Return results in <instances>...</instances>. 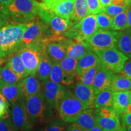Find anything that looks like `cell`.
Listing matches in <instances>:
<instances>
[{
    "mask_svg": "<svg viewBox=\"0 0 131 131\" xmlns=\"http://www.w3.org/2000/svg\"><path fill=\"white\" fill-rule=\"evenodd\" d=\"M27 23L10 24L0 28V62L6 63L10 54L20 48Z\"/></svg>",
    "mask_w": 131,
    "mask_h": 131,
    "instance_id": "cell-1",
    "label": "cell"
},
{
    "mask_svg": "<svg viewBox=\"0 0 131 131\" xmlns=\"http://www.w3.org/2000/svg\"><path fill=\"white\" fill-rule=\"evenodd\" d=\"M24 103L29 123L32 127L45 124L54 117L55 109L46 101L42 90L26 99Z\"/></svg>",
    "mask_w": 131,
    "mask_h": 131,
    "instance_id": "cell-2",
    "label": "cell"
},
{
    "mask_svg": "<svg viewBox=\"0 0 131 131\" xmlns=\"http://www.w3.org/2000/svg\"><path fill=\"white\" fill-rule=\"evenodd\" d=\"M38 10L36 0H13L5 14L15 23H28L35 19Z\"/></svg>",
    "mask_w": 131,
    "mask_h": 131,
    "instance_id": "cell-3",
    "label": "cell"
},
{
    "mask_svg": "<svg viewBox=\"0 0 131 131\" xmlns=\"http://www.w3.org/2000/svg\"><path fill=\"white\" fill-rule=\"evenodd\" d=\"M53 35L46 24L41 20L35 19L27 23L23 35L20 48L34 45L46 46L49 38Z\"/></svg>",
    "mask_w": 131,
    "mask_h": 131,
    "instance_id": "cell-4",
    "label": "cell"
},
{
    "mask_svg": "<svg viewBox=\"0 0 131 131\" xmlns=\"http://www.w3.org/2000/svg\"><path fill=\"white\" fill-rule=\"evenodd\" d=\"M86 109L73 93L67 89L65 95L58 103L57 111L63 122L72 123L76 122L79 115Z\"/></svg>",
    "mask_w": 131,
    "mask_h": 131,
    "instance_id": "cell-5",
    "label": "cell"
},
{
    "mask_svg": "<svg viewBox=\"0 0 131 131\" xmlns=\"http://www.w3.org/2000/svg\"><path fill=\"white\" fill-rule=\"evenodd\" d=\"M98 29L95 15L88 14L70 27L63 35L68 38L84 42Z\"/></svg>",
    "mask_w": 131,
    "mask_h": 131,
    "instance_id": "cell-6",
    "label": "cell"
},
{
    "mask_svg": "<svg viewBox=\"0 0 131 131\" xmlns=\"http://www.w3.org/2000/svg\"><path fill=\"white\" fill-rule=\"evenodd\" d=\"M95 52L100 59L101 66L114 73H120L128 59L116 47L96 50Z\"/></svg>",
    "mask_w": 131,
    "mask_h": 131,
    "instance_id": "cell-7",
    "label": "cell"
},
{
    "mask_svg": "<svg viewBox=\"0 0 131 131\" xmlns=\"http://www.w3.org/2000/svg\"><path fill=\"white\" fill-rule=\"evenodd\" d=\"M39 17L47 24L54 35H63L70 27L74 25L70 19L64 18L55 15L50 10L46 9L38 3Z\"/></svg>",
    "mask_w": 131,
    "mask_h": 131,
    "instance_id": "cell-8",
    "label": "cell"
},
{
    "mask_svg": "<svg viewBox=\"0 0 131 131\" xmlns=\"http://www.w3.org/2000/svg\"><path fill=\"white\" fill-rule=\"evenodd\" d=\"M119 32L98 29L84 42L91 50H103L115 47Z\"/></svg>",
    "mask_w": 131,
    "mask_h": 131,
    "instance_id": "cell-9",
    "label": "cell"
},
{
    "mask_svg": "<svg viewBox=\"0 0 131 131\" xmlns=\"http://www.w3.org/2000/svg\"><path fill=\"white\" fill-rule=\"evenodd\" d=\"M18 51L29 75L36 74L42 54L46 52V46L30 45L21 47Z\"/></svg>",
    "mask_w": 131,
    "mask_h": 131,
    "instance_id": "cell-10",
    "label": "cell"
},
{
    "mask_svg": "<svg viewBox=\"0 0 131 131\" xmlns=\"http://www.w3.org/2000/svg\"><path fill=\"white\" fill-rule=\"evenodd\" d=\"M10 106L9 115L16 128L19 131L32 128L26 113L24 100L20 98Z\"/></svg>",
    "mask_w": 131,
    "mask_h": 131,
    "instance_id": "cell-11",
    "label": "cell"
},
{
    "mask_svg": "<svg viewBox=\"0 0 131 131\" xmlns=\"http://www.w3.org/2000/svg\"><path fill=\"white\" fill-rule=\"evenodd\" d=\"M38 3L57 15L70 20L74 11V0H51Z\"/></svg>",
    "mask_w": 131,
    "mask_h": 131,
    "instance_id": "cell-12",
    "label": "cell"
},
{
    "mask_svg": "<svg viewBox=\"0 0 131 131\" xmlns=\"http://www.w3.org/2000/svg\"><path fill=\"white\" fill-rule=\"evenodd\" d=\"M66 37L55 35L50 38L46 45V53L52 63H60L66 57V47L64 43Z\"/></svg>",
    "mask_w": 131,
    "mask_h": 131,
    "instance_id": "cell-13",
    "label": "cell"
},
{
    "mask_svg": "<svg viewBox=\"0 0 131 131\" xmlns=\"http://www.w3.org/2000/svg\"><path fill=\"white\" fill-rule=\"evenodd\" d=\"M21 98L26 99L38 94L41 91L42 84L36 74L29 75L18 83Z\"/></svg>",
    "mask_w": 131,
    "mask_h": 131,
    "instance_id": "cell-14",
    "label": "cell"
},
{
    "mask_svg": "<svg viewBox=\"0 0 131 131\" xmlns=\"http://www.w3.org/2000/svg\"><path fill=\"white\" fill-rule=\"evenodd\" d=\"M114 73L101 66L95 77L92 88L96 95L101 91L109 89Z\"/></svg>",
    "mask_w": 131,
    "mask_h": 131,
    "instance_id": "cell-15",
    "label": "cell"
},
{
    "mask_svg": "<svg viewBox=\"0 0 131 131\" xmlns=\"http://www.w3.org/2000/svg\"><path fill=\"white\" fill-rule=\"evenodd\" d=\"M73 94L83 103L86 109L94 108L96 95L92 87L86 86L78 81L75 84Z\"/></svg>",
    "mask_w": 131,
    "mask_h": 131,
    "instance_id": "cell-16",
    "label": "cell"
},
{
    "mask_svg": "<svg viewBox=\"0 0 131 131\" xmlns=\"http://www.w3.org/2000/svg\"><path fill=\"white\" fill-rule=\"evenodd\" d=\"M101 65L100 61L95 52L89 50L77 60L75 73L76 77L81 75L85 70L92 67Z\"/></svg>",
    "mask_w": 131,
    "mask_h": 131,
    "instance_id": "cell-17",
    "label": "cell"
},
{
    "mask_svg": "<svg viewBox=\"0 0 131 131\" xmlns=\"http://www.w3.org/2000/svg\"><path fill=\"white\" fill-rule=\"evenodd\" d=\"M64 43L66 47V56L73 57L77 60L91 50L84 42L78 40L66 37Z\"/></svg>",
    "mask_w": 131,
    "mask_h": 131,
    "instance_id": "cell-18",
    "label": "cell"
},
{
    "mask_svg": "<svg viewBox=\"0 0 131 131\" xmlns=\"http://www.w3.org/2000/svg\"><path fill=\"white\" fill-rule=\"evenodd\" d=\"M6 64L17 74L20 80L26 77L29 75L18 50L10 54L7 57Z\"/></svg>",
    "mask_w": 131,
    "mask_h": 131,
    "instance_id": "cell-19",
    "label": "cell"
},
{
    "mask_svg": "<svg viewBox=\"0 0 131 131\" xmlns=\"http://www.w3.org/2000/svg\"><path fill=\"white\" fill-rule=\"evenodd\" d=\"M112 107L119 115L126 112L130 103L129 91L113 92Z\"/></svg>",
    "mask_w": 131,
    "mask_h": 131,
    "instance_id": "cell-20",
    "label": "cell"
},
{
    "mask_svg": "<svg viewBox=\"0 0 131 131\" xmlns=\"http://www.w3.org/2000/svg\"><path fill=\"white\" fill-rule=\"evenodd\" d=\"M75 123L84 130L89 131L96 124V115L94 108L84 109L79 115Z\"/></svg>",
    "mask_w": 131,
    "mask_h": 131,
    "instance_id": "cell-21",
    "label": "cell"
},
{
    "mask_svg": "<svg viewBox=\"0 0 131 131\" xmlns=\"http://www.w3.org/2000/svg\"><path fill=\"white\" fill-rule=\"evenodd\" d=\"M115 47L126 56L131 58V29L119 32Z\"/></svg>",
    "mask_w": 131,
    "mask_h": 131,
    "instance_id": "cell-22",
    "label": "cell"
},
{
    "mask_svg": "<svg viewBox=\"0 0 131 131\" xmlns=\"http://www.w3.org/2000/svg\"><path fill=\"white\" fill-rule=\"evenodd\" d=\"M52 64L53 63L51 60L47 55L46 52H45L42 54L37 73H36L37 77L38 78L41 84H44L49 80Z\"/></svg>",
    "mask_w": 131,
    "mask_h": 131,
    "instance_id": "cell-23",
    "label": "cell"
},
{
    "mask_svg": "<svg viewBox=\"0 0 131 131\" xmlns=\"http://www.w3.org/2000/svg\"><path fill=\"white\" fill-rule=\"evenodd\" d=\"M109 89L112 92L130 91L131 80L121 73H114Z\"/></svg>",
    "mask_w": 131,
    "mask_h": 131,
    "instance_id": "cell-24",
    "label": "cell"
},
{
    "mask_svg": "<svg viewBox=\"0 0 131 131\" xmlns=\"http://www.w3.org/2000/svg\"><path fill=\"white\" fill-rule=\"evenodd\" d=\"M96 124L103 131H116L121 126L119 116L104 117L96 115Z\"/></svg>",
    "mask_w": 131,
    "mask_h": 131,
    "instance_id": "cell-25",
    "label": "cell"
},
{
    "mask_svg": "<svg viewBox=\"0 0 131 131\" xmlns=\"http://www.w3.org/2000/svg\"><path fill=\"white\" fill-rule=\"evenodd\" d=\"M0 85L15 84L20 80L17 74L6 64L0 68Z\"/></svg>",
    "mask_w": 131,
    "mask_h": 131,
    "instance_id": "cell-26",
    "label": "cell"
},
{
    "mask_svg": "<svg viewBox=\"0 0 131 131\" xmlns=\"http://www.w3.org/2000/svg\"><path fill=\"white\" fill-rule=\"evenodd\" d=\"M49 80L62 85H69L73 83L66 77L60 63H53Z\"/></svg>",
    "mask_w": 131,
    "mask_h": 131,
    "instance_id": "cell-27",
    "label": "cell"
},
{
    "mask_svg": "<svg viewBox=\"0 0 131 131\" xmlns=\"http://www.w3.org/2000/svg\"><path fill=\"white\" fill-rule=\"evenodd\" d=\"M77 60L73 57L66 56L60 61L61 66L64 73L68 79L73 81V79L76 77L75 69H76Z\"/></svg>",
    "mask_w": 131,
    "mask_h": 131,
    "instance_id": "cell-28",
    "label": "cell"
},
{
    "mask_svg": "<svg viewBox=\"0 0 131 131\" xmlns=\"http://www.w3.org/2000/svg\"><path fill=\"white\" fill-rule=\"evenodd\" d=\"M113 92L110 89L101 91L95 96L94 109H98L101 107H112Z\"/></svg>",
    "mask_w": 131,
    "mask_h": 131,
    "instance_id": "cell-29",
    "label": "cell"
},
{
    "mask_svg": "<svg viewBox=\"0 0 131 131\" xmlns=\"http://www.w3.org/2000/svg\"><path fill=\"white\" fill-rule=\"evenodd\" d=\"M0 91L10 105L21 98L18 83L13 85H0Z\"/></svg>",
    "mask_w": 131,
    "mask_h": 131,
    "instance_id": "cell-30",
    "label": "cell"
},
{
    "mask_svg": "<svg viewBox=\"0 0 131 131\" xmlns=\"http://www.w3.org/2000/svg\"><path fill=\"white\" fill-rule=\"evenodd\" d=\"M88 14L86 0H74V11L70 19L73 24L77 23Z\"/></svg>",
    "mask_w": 131,
    "mask_h": 131,
    "instance_id": "cell-31",
    "label": "cell"
},
{
    "mask_svg": "<svg viewBox=\"0 0 131 131\" xmlns=\"http://www.w3.org/2000/svg\"><path fill=\"white\" fill-rule=\"evenodd\" d=\"M42 84L43 85L44 89L46 90L50 94L55 96L60 100L63 97L67 91V89L63 85L55 83L50 80Z\"/></svg>",
    "mask_w": 131,
    "mask_h": 131,
    "instance_id": "cell-32",
    "label": "cell"
},
{
    "mask_svg": "<svg viewBox=\"0 0 131 131\" xmlns=\"http://www.w3.org/2000/svg\"><path fill=\"white\" fill-rule=\"evenodd\" d=\"M129 28L127 21V10L119 13L112 17L111 30L114 31H123Z\"/></svg>",
    "mask_w": 131,
    "mask_h": 131,
    "instance_id": "cell-33",
    "label": "cell"
},
{
    "mask_svg": "<svg viewBox=\"0 0 131 131\" xmlns=\"http://www.w3.org/2000/svg\"><path fill=\"white\" fill-rule=\"evenodd\" d=\"M66 130L65 122L60 118L53 117L48 122L40 125L36 131H64Z\"/></svg>",
    "mask_w": 131,
    "mask_h": 131,
    "instance_id": "cell-34",
    "label": "cell"
},
{
    "mask_svg": "<svg viewBox=\"0 0 131 131\" xmlns=\"http://www.w3.org/2000/svg\"><path fill=\"white\" fill-rule=\"evenodd\" d=\"M101 66V65L96 66L92 67L89 69L85 70L81 75L77 76L80 80L79 81L83 83V84L92 87L96 73Z\"/></svg>",
    "mask_w": 131,
    "mask_h": 131,
    "instance_id": "cell-35",
    "label": "cell"
},
{
    "mask_svg": "<svg viewBox=\"0 0 131 131\" xmlns=\"http://www.w3.org/2000/svg\"><path fill=\"white\" fill-rule=\"evenodd\" d=\"M95 16L98 29L111 30L112 23V16L104 12L96 14Z\"/></svg>",
    "mask_w": 131,
    "mask_h": 131,
    "instance_id": "cell-36",
    "label": "cell"
},
{
    "mask_svg": "<svg viewBox=\"0 0 131 131\" xmlns=\"http://www.w3.org/2000/svg\"><path fill=\"white\" fill-rule=\"evenodd\" d=\"M0 131H19L12 123L9 112L0 117Z\"/></svg>",
    "mask_w": 131,
    "mask_h": 131,
    "instance_id": "cell-37",
    "label": "cell"
},
{
    "mask_svg": "<svg viewBox=\"0 0 131 131\" xmlns=\"http://www.w3.org/2000/svg\"><path fill=\"white\" fill-rule=\"evenodd\" d=\"M89 14L96 15L103 12L99 0H86Z\"/></svg>",
    "mask_w": 131,
    "mask_h": 131,
    "instance_id": "cell-38",
    "label": "cell"
},
{
    "mask_svg": "<svg viewBox=\"0 0 131 131\" xmlns=\"http://www.w3.org/2000/svg\"><path fill=\"white\" fill-rule=\"evenodd\" d=\"M126 10H127V9H126L124 7H122V6H117V5L111 4L104 7L103 9V12L106 13L109 15L113 16L119 14V13L123 12V11Z\"/></svg>",
    "mask_w": 131,
    "mask_h": 131,
    "instance_id": "cell-39",
    "label": "cell"
},
{
    "mask_svg": "<svg viewBox=\"0 0 131 131\" xmlns=\"http://www.w3.org/2000/svg\"><path fill=\"white\" fill-rule=\"evenodd\" d=\"M10 104L0 91V117L9 112Z\"/></svg>",
    "mask_w": 131,
    "mask_h": 131,
    "instance_id": "cell-40",
    "label": "cell"
},
{
    "mask_svg": "<svg viewBox=\"0 0 131 131\" xmlns=\"http://www.w3.org/2000/svg\"><path fill=\"white\" fill-rule=\"evenodd\" d=\"M120 73L127 77L131 80V59L128 58L126 60Z\"/></svg>",
    "mask_w": 131,
    "mask_h": 131,
    "instance_id": "cell-41",
    "label": "cell"
},
{
    "mask_svg": "<svg viewBox=\"0 0 131 131\" xmlns=\"http://www.w3.org/2000/svg\"><path fill=\"white\" fill-rule=\"evenodd\" d=\"M119 116H120L122 126L126 127L127 126L131 125V114L126 112L121 114Z\"/></svg>",
    "mask_w": 131,
    "mask_h": 131,
    "instance_id": "cell-42",
    "label": "cell"
},
{
    "mask_svg": "<svg viewBox=\"0 0 131 131\" xmlns=\"http://www.w3.org/2000/svg\"><path fill=\"white\" fill-rule=\"evenodd\" d=\"M111 4L122 6L127 9L131 6V0H111Z\"/></svg>",
    "mask_w": 131,
    "mask_h": 131,
    "instance_id": "cell-43",
    "label": "cell"
},
{
    "mask_svg": "<svg viewBox=\"0 0 131 131\" xmlns=\"http://www.w3.org/2000/svg\"><path fill=\"white\" fill-rule=\"evenodd\" d=\"M12 1L13 0H0V12L5 14L6 9Z\"/></svg>",
    "mask_w": 131,
    "mask_h": 131,
    "instance_id": "cell-44",
    "label": "cell"
},
{
    "mask_svg": "<svg viewBox=\"0 0 131 131\" xmlns=\"http://www.w3.org/2000/svg\"><path fill=\"white\" fill-rule=\"evenodd\" d=\"M9 17L7 15L0 12V28L7 25L9 22Z\"/></svg>",
    "mask_w": 131,
    "mask_h": 131,
    "instance_id": "cell-45",
    "label": "cell"
},
{
    "mask_svg": "<svg viewBox=\"0 0 131 131\" xmlns=\"http://www.w3.org/2000/svg\"><path fill=\"white\" fill-rule=\"evenodd\" d=\"M67 131H86L84 129L82 128L76 123H72L66 129Z\"/></svg>",
    "mask_w": 131,
    "mask_h": 131,
    "instance_id": "cell-46",
    "label": "cell"
},
{
    "mask_svg": "<svg viewBox=\"0 0 131 131\" xmlns=\"http://www.w3.org/2000/svg\"><path fill=\"white\" fill-rule=\"evenodd\" d=\"M99 1L103 9L105 7H106V6H108V5L111 4V0H99Z\"/></svg>",
    "mask_w": 131,
    "mask_h": 131,
    "instance_id": "cell-47",
    "label": "cell"
},
{
    "mask_svg": "<svg viewBox=\"0 0 131 131\" xmlns=\"http://www.w3.org/2000/svg\"><path fill=\"white\" fill-rule=\"evenodd\" d=\"M127 21H128L129 28L131 29V6L127 9Z\"/></svg>",
    "mask_w": 131,
    "mask_h": 131,
    "instance_id": "cell-48",
    "label": "cell"
},
{
    "mask_svg": "<svg viewBox=\"0 0 131 131\" xmlns=\"http://www.w3.org/2000/svg\"><path fill=\"white\" fill-rule=\"evenodd\" d=\"M89 131H103V129L101 128L99 126L96 124L95 126H94L91 129H90Z\"/></svg>",
    "mask_w": 131,
    "mask_h": 131,
    "instance_id": "cell-49",
    "label": "cell"
},
{
    "mask_svg": "<svg viewBox=\"0 0 131 131\" xmlns=\"http://www.w3.org/2000/svg\"><path fill=\"white\" fill-rule=\"evenodd\" d=\"M116 131H127V130H126V129L125 127L121 126L120 127H119V129H118Z\"/></svg>",
    "mask_w": 131,
    "mask_h": 131,
    "instance_id": "cell-50",
    "label": "cell"
},
{
    "mask_svg": "<svg viewBox=\"0 0 131 131\" xmlns=\"http://www.w3.org/2000/svg\"><path fill=\"white\" fill-rule=\"evenodd\" d=\"M126 112H128V113H130V114H131V102H130V104H129L128 107H127V108Z\"/></svg>",
    "mask_w": 131,
    "mask_h": 131,
    "instance_id": "cell-51",
    "label": "cell"
},
{
    "mask_svg": "<svg viewBox=\"0 0 131 131\" xmlns=\"http://www.w3.org/2000/svg\"><path fill=\"white\" fill-rule=\"evenodd\" d=\"M36 1H37V2L38 3H46L47 2V1H51V0H36Z\"/></svg>",
    "mask_w": 131,
    "mask_h": 131,
    "instance_id": "cell-52",
    "label": "cell"
},
{
    "mask_svg": "<svg viewBox=\"0 0 131 131\" xmlns=\"http://www.w3.org/2000/svg\"><path fill=\"white\" fill-rule=\"evenodd\" d=\"M127 131H131V125L127 126L125 127Z\"/></svg>",
    "mask_w": 131,
    "mask_h": 131,
    "instance_id": "cell-53",
    "label": "cell"
},
{
    "mask_svg": "<svg viewBox=\"0 0 131 131\" xmlns=\"http://www.w3.org/2000/svg\"><path fill=\"white\" fill-rule=\"evenodd\" d=\"M129 97H130V100L131 102V90L129 91Z\"/></svg>",
    "mask_w": 131,
    "mask_h": 131,
    "instance_id": "cell-54",
    "label": "cell"
},
{
    "mask_svg": "<svg viewBox=\"0 0 131 131\" xmlns=\"http://www.w3.org/2000/svg\"><path fill=\"white\" fill-rule=\"evenodd\" d=\"M21 131H31V130H30V129H25V130H23Z\"/></svg>",
    "mask_w": 131,
    "mask_h": 131,
    "instance_id": "cell-55",
    "label": "cell"
},
{
    "mask_svg": "<svg viewBox=\"0 0 131 131\" xmlns=\"http://www.w3.org/2000/svg\"><path fill=\"white\" fill-rule=\"evenodd\" d=\"M2 64H3L2 63H1V62H0V66H1Z\"/></svg>",
    "mask_w": 131,
    "mask_h": 131,
    "instance_id": "cell-56",
    "label": "cell"
},
{
    "mask_svg": "<svg viewBox=\"0 0 131 131\" xmlns=\"http://www.w3.org/2000/svg\"><path fill=\"white\" fill-rule=\"evenodd\" d=\"M1 66H0V68H1ZM0 78H1V76H0Z\"/></svg>",
    "mask_w": 131,
    "mask_h": 131,
    "instance_id": "cell-57",
    "label": "cell"
},
{
    "mask_svg": "<svg viewBox=\"0 0 131 131\" xmlns=\"http://www.w3.org/2000/svg\"><path fill=\"white\" fill-rule=\"evenodd\" d=\"M64 131H67V130H64Z\"/></svg>",
    "mask_w": 131,
    "mask_h": 131,
    "instance_id": "cell-58",
    "label": "cell"
}]
</instances>
